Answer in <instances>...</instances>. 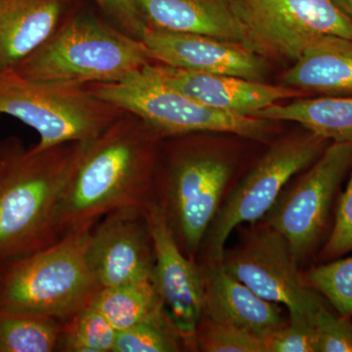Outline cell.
Returning a JSON list of instances; mask_svg holds the SVG:
<instances>
[{
	"label": "cell",
	"instance_id": "4dcf8cb0",
	"mask_svg": "<svg viewBox=\"0 0 352 352\" xmlns=\"http://www.w3.org/2000/svg\"><path fill=\"white\" fill-rule=\"evenodd\" d=\"M21 147H23V144L19 139L8 138L0 140V183L3 177L7 164Z\"/></svg>",
	"mask_w": 352,
	"mask_h": 352
},
{
	"label": "cell",
	"instance_id": "2e32d148",
	"mask_svg": "<svg viewBox=\"0 0 352 352\" xmlns=\"http://www.w3.org/2000/svg\"><path fill=\"white\" fill-rule=\"evenodd\" d=\"M135 3L148 28L221 39L261 55L233 0H135Z\"/></svg>",
	"mask_w": 352,
	"mask_h": 352
},
{
	"label": "cell",
	"instance_id": "1f68e13d",
	"mask_svg": "<svg viewBox=\"0 0 352 352\" xmlns=\"http://www.w3.org/2000/svg\"><path fill=\"white\" fill-rule=\"evenodd\" d=\"M333 2L352 20V0H333Z\"/></svg>",
	"mask_w": 352,
	"mask_h": 352
},
{
	"label": "cell",
	"instance_id": "484cf974",
	"mask_svg": "<svg viewBox=\"0 0 352 352\" xmlns=\"http://www.w3.org/2000/svg\"><path fill=\"white\" fill-rule=\"evenodd\" d=\"M195 351L266 352V346L263 338L203 316L196 331Z\"/></svg>",
	"mask_w": 352,
	"mask_h": 352
},
{
	"label": "cell",
	"instance_id": "7c38bea8",
	"mask_svg": "<svg viewBox=\"0 0 352 352\" xmlns=\"http://www.w3.org/2000/svg\"><path fill=\"white\" fill-rule=\"evenodd\" d=\"M144 212L154 244L153 285L185 349L195 351L196 331L204 316L201 266L182 251L156 201L148 203Z\"/></svg>",
	"mask_w": 352,
	"mask_h": 352
},
{
	"label": "cell",
	"instance_id": "ba28073f",
	"mask_svg": "<svg viewBox=\"0 0 352 352\" xmlns=\"http://www.w3.org/2000/svg\"><path fill=\"white\" fill-rule=\"evenodd\" d=\"M330 143L310 131L275 143L220 206L200 248L208 263H219L234 229L265 217L289 180L311 166Z\"/></svg>",
	"mask_w": 352,
	"mask_h": 352
},
{
	"label": "cell",
	"instance_id": "277c9868",
	"mask_svg": "<svg viewBox=\"0 0 352 352\" xmlns=\"http://www.w3.org/2000/svg\"><path fill=\"white\" fill-rule=\"evenodd\" d=\"M154 63L144 43L87 14H69L50 39L13 67L34 80L85 87L117 82Z\"/></svg>",
	"mask_w": 352,
	"mask_h": 352
},
{
	"label": "cell",
	"instance_id": "44dd1931",
	"mask_svg": "<svg viewBox=\"0 0 352 352\" xmlns=\"http://www.w3.org/2000/svg\"><path fill=\"white\" fill-rule=\"evenodd\" d=\"M91 305L117 331L126 330L144 322L168 318L151 280L102 288Z\"/></svg>",
	"mask_w": 352,
	"mask_h": 352
},
{
	"label": "cell",
	"instance_id": "83f0119b",
	"mask_svg": "<svg viewBox=\"0 0 352 352\" xmlns=\"http://www.w3.org/2000/svg\"><path fill=\"white\" fill-rule=\"evenodd\" d=\"M266 352H316V336L311 319L289 314L288 325L278 329L264 339Z\"/></svg>",
	"mask_w": 352,
	"mask_h": 352
},
{
	"label": "cell",
	"instance_id": "8992f818",
	"mask_svg": "<svg viewBox=\"0 0 352 352\" xmlns=\"http://www.w3.org/2000/svg\"><path fill=\"white\" fill-rule=\"evenodd\" d=\"M98 98L138 116L163 138L199 132H224L263 140L270 120L215 110L162 80L152 64L117 82L85 85Z\"/></svg>",
	"mask_w": 352,
	"mask_h": 352
},
{
	"label": "cell",
	"instance_id": "30bf717a",
	"mask_svg": "<svg viewBox=\"0 0 352 352\" xmlns=\"http://www.w3.org/2000/svg\"><path fill=\"white\" fill-rule=\"evenodd\" d=\"M351 168L352 143L331 142L266 214V224L283 236L296 263L307 258L320 241L333 197Z\"/></svg>",
	"mask_w": 352,
	"mask_h": 352
},
{
	"label": "cell",
	"instance_id": "cb8c5ba5",
	"mask_svg": "<svg viewBox=\"0 0 352 352\" xmlns=\"http://www.w3.org/2000/svg\"><path fill=\"white\" fill-rule=\"evenodd\" d=\"M185 349L168 318L144 322L118 331L113 352H175Z\"/></svg>",
	"mask_w": 352,
	"mask_h": 352
},
{
	"label": "cell",
	"instance_id": "3957f363",
	"mask_svg": "<svg viewBox=\"0 0 352 352\" xmlns=\"http://www.w3.org/2000/svg\"><path fill=\"white\" fill-rule=\"evenodd\" d=\"M96 222L73 229L50 247L0 265V310L63 324L91 305L102 289L85 258Z\"/></svg>",
	"mask_w": 352,
	"mask_h": 352
},
{
	"label": "cell",
	"instance_id": "7402d4cb",
	"mask_svg": "<svg viewBox=\"0 0 352 352\" xmlns=\"http://www.w3.org/2000/svg\"><path fill=\"white\" fill-rule=\"evenodd\" d=\"M61 322L0 310V352L56 351Z\"/></svg>",
	"mask_w": 352,
	"mask_h": 352
},
{
	"label": "cell",
	"instance_id": "ac0fdd59",
	"mask_svg": "<svg viewBox=\"0 0 352 352\" xmlns=\"http://www.w3.org/2000/svg\"><path fill=\"white\" fill-rule=\"evenodd\" d=\"M72 0H0V68L41 47L69 15Z\"/></svg>",
	"mask_w": 352,
	"mask_h": 352
},
{
	"label": "cell",
	"instance_id": "5b68a950",
	"mask_svg": "<svg viewBox=\"0 0 352 352\" xmlns=\"http://www.w3.org/2000/svg\"><path fill=\"white\" fill-rule=\"evenodd\" d=\"M124 113L85 87L44 82L0 68V116L21 120L38 132L41 152L56 146L87 142Z\"/></svg>",
	"mask_w": 352,
	"mask_h": 352
},
{
	"label": "cell",
	"instance_id": "f546056e",
	"mask_svg": "<svg viewBox=\"0 0 352 352\" xmlns=\"http://www.w3.org/2000/svg\"><path fill=\"white\" fill-rule=\"evenodd\" d=\"M112 18L117 27L133 38L141 39L147 25L139 13L135 0H94Z\"/></svg>",
	"mask_w": 352,
	"mask_h": 352
},
{
	"label": "cell",
	"instance_id": "d4e9b609",
	"mask_svg": "<svg viewBox=\"0 0 352 352\" xmlns=\"http://www.w3.org/2000/svg\"><path fill=\"white\" fill-rule=\"evenodd\" d=\"M303 277L339 314L352 319V258L317 266Z\"/></svg>",
	"mask_w": 352,
	"mask_h": 352
},
{
	"label": "cell",
	"instance_id": "603a6c76",
	"mask_svg": "<svg viewBox=\"0 0 352 352\" xmlns=\"http://www.w3.org/2000/svg\"><path fill=\"white\" fill-rule=\"evenodd\" d=\"M118 331L94 305H88L62 325L57 351L113 352Z\"/></svg>",
	"mask_w": 352,
	"mask_h": 352
},
{
	"label": "cell",
	"instance_id": "5bb4252c",
	"mask_svg": "<svg viewBox=\"0 0 352 352\" xmlns=\"http://www.w3.org/2000/svg\"><path fill=\"white\" fill-rule=\"evenodd\" d=\"M141 41L153 61L173 68L254 82H263L267 74L264 57L241 44L148 27Z\"/></svg>",
	"mask_w": 352,
	"mask_h": 352
},
{
	"label": "cell",
	"instance_id": "4fadbf2b",
	"mask_svg": "<svg viewBox=\"0 0 352 352\" xmlns=\"http://www.w3.org/2000/svg\"><path fill=\"white\" fill-rule=\"evenodd\" d=\"M85 258L102 288L152 281L154 244L144 208H118L102 217L92 229Z\"/></svg>",
	"mask_w": 352,
	"mask_h": 352
},
{
	"label": "cell",
	"instance_id": "8fae6325",
	"mask_svg": "<svg viewBox=\"0 0 352 352\" xmlns=\"http://www.w3.org/2000/svg\"><path fill=\"white\" fill-rule=\"evenodd\" d=\"M220 265L229 275L267 302L281 303L289 314L311 319L324 302L308 286L281 234L266 224L250 233L235 249L224 251Z\"/></svg>",
	"mask_w": 352,
	"mask_h": 352
},
{
	"label": "cell",
	"instance_id": "d6986e66",
	"mask_svg": "<svg viewBox=\"0 0 352 352\" xmlns=\"http://www.w3.org/2000/svg\"><path fill=\"white\" fill-rule=\"evenodd\" d=\"M282 82L305 95L352 96V38L326 36L312 44Z\"/></svg>",
	"mask_w": 352,
	"mask_h": 352
},
{
	"label": "cell",
	"instance_id": "e0dca14e",
	"mask_svg": "<svg viewBox=\"0 0 352 352\" xmlns=\"http://www.w3.org/2000/svg\"><path fill=\"white\" fill-rule=\"evenodd\" d=\"M204 316L265 339L286 322L277 303L267 302L229 275L220 263L201 266Z\"/></svg>",
	"mask_w": 352,
	"mask_h": 352
},
{
	"label": "cell",
	"instance_id": "6da1fadb",
	"mask_svg": "<svg viewBox=\"0 0 352 352\" xmlns=\"http://www.w3.org/2000/svg\"><path fill=\"white\" fill-rule=\"evenodd\" d=\"M147 122L126 112L91 140L65 185L60 206L62 238L118 208L153 201L160 140Z\"/></svg>",
	"mask_w": 352,
	"mask_h": 352
},
{
	"label": "cell",
	"instance_id": "4316f807",
	"mask_svg": "<svg viewBox=\"0 0 352 352\" xmlns=\"http://www.w3.org/2000/svg\"><path fill=\"white\" fill-rule=\"evenodd\" d=\"M316 352H352V319L333 314L325 305L312 317Z\"/></svg>",
	"mask_w": 352,
	"mask_h": 352
},
{
	"label": "cell",
	"instance_id": "ffe728a7",
	"mask_svg": "<svg viewBox=\"0 0 352 352\" xmlns=\"http://www.w3.org/2000/svg\"><path fill=\"white\" fill-rule=\"evenodd\" d=\"M252 117L298 122L330 142L352 143V96H319L275 103Z\"/></svg>",
	"mask_w": 352,
	"mask_h": 352
},
{
	"label": "cell",
	"instance_id": "9c48e42d",
	"mask_svg": "<svg viewBox=\"0 0 352 352\" xmlns=\"http://www.w3.org/2000/svg\"><path fill=\"white\" fill-rule=\"evenodd\" d=\"M261 56L296 61L326 38H352V20L333 0H233Z\"/></svg>",
	"mask_w": 352,
	"mask_h": 352
},
{
	"label": "cell",
	"instance_id": "9a60e30c",
	"mask_svg": "<svg viewBox=\"0 0 352 352\" xmlns=\"http://www.w3.org/2000/svg\"><path fill=\"white\" fill-rule=\"evenodd\" d=\"M164 82L199 103L215 110L252 117L254 113L285 99L305 96L286 85H271L237 76L214 75L152 63Z\"/></svg>",
	"mask_w": 352,
	"mask_h": 352
},
{
	"label": "cell",
	"instance_id": "7a4b0ae2",
	"mask_svg": "<svg viewBox=\"0 0 352 352\" xmlns=\"http://www.w3.org/2000/svg\"><path fill=\"white\" fill-rule=\"evenodd\" d=\"M83 144L41 152L23 146L11 157L0 183V265L62 239V195Z\"/></svg>",
	"mask_w": 352,
	"mask_h": 352
},
{
	"label": "cell",
	"instance_id": "52a82bcc",
	"mask_svg": "<svg viewBox=\"0 0 352 352\" xmlns=\"http://www.w3.org/2000/svg\"><path fill=\"white\" fill-rule=\"evenodd\" d=\"M170 153L162 170L156 168L153 200L163 210L182 251L195 261L221 206L231 166L198 146L182 144Z\"/></svg>",
	"mask_w": 352,
	"mask_h": 352
},
{
	"label": "cell",
	"instance_id": "f1b7e54d",
	"mask_svg": "<svg viewBox=\"0 0 352 352\" xmlns=\"http://www.w3.org/2000/svg\"><path fill=\"white\" fill-rule=\"evenodd\" d=\"M352 252V173L344 193L340 196L335 226L321 256L324 259L339 258Z\"/></svg>",
	"mask_w": 352,
	"mask_h": 352
}]
</instances>
